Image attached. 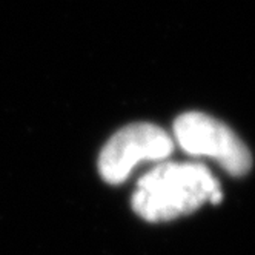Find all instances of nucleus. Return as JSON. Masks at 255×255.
<instances>
[{"instance_id": "1", "label": "nucleus", "mask_w": 255, "mask_h": 255, "mask_svg": "<svg viewBox=\"0 0 255 255\" xmlns=\"http://www.w3.org/2000/svg\"><path fill=\"white\" fill-rule=\"evenodd\" d=\"M222 198L218 181L198 163H161L144 174L132 195V208L146 222H169Z\"/></svg>"}, {"instance_id": "2", "label": "nucleus", "mask_w": 255, "mask_h": 255, "mask_svg": "<svg viewBox=\"0 0 255 255\" xmlns=\"http://www.w3.org/2000/svg\"><path fill=\"white\" fill-rule=\"evenodd\" d=\"M174 141L166 131L151 123L128 125L103 146L99 172L105 181L120 185L143 161H161L171 155Z\"/></svg>"}, {"instance_id": "3", "label": "nucleus", "mask_w": 255, "mask_h": 255, "mask_svg": "<svg viewBox=\"0 0 255 255\" xmlns=\"http://www.w3.org/2000/svg\"><path fill=\"white\" fill-rule=\"evenodd\" d=\"M175 140L192 155L211 157L232 175H245L251 169V154L245 143L229 128L206 114L188 113L174 123Z\"/></svg>"}]
</instances>
